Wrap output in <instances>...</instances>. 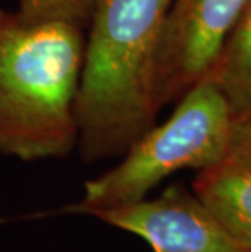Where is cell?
<instances>
[{"mask_svg":"<svg viewBox=\"0 0 251 252\" xmlns=\"http://www.w3.org/2000/svg\"><path fill=\"white\" fill-rule=\"evenodd\" d=\"M173 0H100L88 23L77 98L85 163L121 158L157 124V67Z\"/></svg>","mask_w":251,"mask_h":252,"instance_id":"6da1fadb","label":"cell"},{"mask_svg":"<svg viewBox=\"0 0 251 252\" xmlns=\"http://www.w3.org/2000/svg\"><path fill=\"white\" fill-rule=\"evenodd\" d=\"M85 28L0 7V155L56 159L77 148Z\"/></svg>","mask_w":251,"mask_h":252,"instance_id":"7a4b0ae2","label":"cell"},{"mask_svg":"<svg viewBox=\"0 0 251 252\" xmlns=\"http://www.w3.org/2000/svg\"><path fill=\"white\" fill-rule=\"evenodd\" d=\"M235 112L209 77L176 101L172 116L155 124L119 158V163L83 186L82 200L64 208L88 215L142 200L183 169L214 168L230 152Z\"/></svg>","mask_w":251,"mask_h":252,"instance_id":"3957f363","label":"cell"},{"mask_svg":"<svg viewBox=\"0 0 251 252\" xmlns=\"http://www.w3.org/2000/svg\"><path fill=\"white\" fill-rule=\"evenodd\" d=\"M143 239L152 252H247L207 203L181 182L153 198L88 213Z\"/></svg>","mask_w":251,"mask_h":252,"instance_id":"277c9868","label":"cell"},{"mask_svg":"<svg viewBox=\"0 0 251 252\" xmlns=\"http://www.w3.org/2000/svg\"><path fill=\"white\" fill-rule=\"evenodd\" d=\"M248 0H173L160 46L157 101L176 103L204 80Z\"/></svg>","mask_w":251,"mask_h":252,"instance_id":"5b68a950","label":"cell"},{"mask_svg":"<svg viewBox=\"0 0 251 252\" xmlns=\"http://www.w3.org/2000/svg\"><path fill=\"white\" fill-rule=\"evenodd\" d=\"M191 187L243 249L251 252V168L220 163L199 171Z\"/></svg>","mask_w":251,"mask_h":252,"instance_id":"8992f818","label":"cell"},{"mask_svg":"<svg viewBox=\"0 0 251 252\" xmlns=\"http://www.w3.org/2000/svg\"><path fill=\"white\" fill-rule=\"evenodd\" d=\"M207 77L225 94L235 116L251 112V0L227 36Z\"/></svg>","mask_w":251,"mask_h":252,"instance_id":"52a82bcc","label":"cell"},{"mask_svg":"<svg viewBox=\"0 0 251 252\" xmlns=\"http://www.w3.org/2000/svg\"><path fill=\"white\" fill-rule=\"evenodd\" d=\"M100 0H20L21 18L28 21H67L87 30Z\"/></svg>","mask_w":251,"mask_h":252,"instance_id":"ba28073f","label":"cell"},{"mask_svg":"<svg viewBox=\"0 0 251 252\" xmlns=\"http://www.w3.org/2000/svg\"><path fill=\"white\" fill-rule=\"evenodd\" d=\"M225 161L251 168V112L235 116L230 152Z\"/></svg>","mask_w":251,"mask_h":252,"instance_id":"9c48e42d","label":"cell"}]
</instances>
